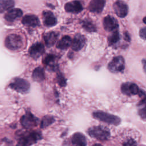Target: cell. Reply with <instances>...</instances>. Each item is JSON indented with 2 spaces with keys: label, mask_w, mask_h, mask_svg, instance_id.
Masks as SVG:
<instances>
[{
  "label": "cell",
  "mask_w": 146,
  "mask_h": 146,
  "mask_svg": "<svg viewBox=\"0 0 146 146\" xmlns=\"http://www.w3.org/2000/svg\"><path fill=\"white\" fill-rule=\"evenodd\" d=\"M125 67L124 58L121 56L114 57L108 65V70L113 73L123 72Z\"/></svg>",
  "instance_id": "8992f818"
},
{
  "label": "cell",
  "mask_w": 146,
  "mask_h": 146,
  "mask_svg": "<svg viewBox=\"0 0 146 146\" xmlns=\"http://www.w3.org/2000/svg\"><path fill=\"white\" fill-rule=\"evenodd\" d=\"M143 22L146 24V17L144 18V19H143Z\"/></svg>",
  "instance_id": "d6a6232c"
},
{
  "label": "cell",
  "mask_w": 146,
  "mask_h": 146,
  "mask_svg": "<svg viewBox=\"0 0 146 146\" xmlns=\"http://www.w3.org/2000/svg\"><path fill=\"white\" fill-rule=\"evenodd\" d=\"M139 35L142 39L146 40V27H144L140 30Z\"/></svg>",
  "instance_id": "f1b7e54d"
},
{
  "label": "cell",
  "mask_w": 146,
  "mask_h": 146,
  "mask_svg": "<svg viewBox=\"0 0 146 146\" xmlns=\"http://www.w3.org/2000/svg\"><path fill=\"white\" fill-rule=\"evenodd\" d=\"M5 45L10 50H18L23 46V39L18 34H11L5 38Z\"/></svg>",
  "instance_id": "277c9868"
},
{
  "label": "cell",
  "mask_w": 146,
  "mask_h": 146,
  "mask_svg": "<svg viewBox=\"0 0 146 146\" xmlns=\"http://www.w3.org/2000/svg\"><path fill=\"white\" fill-rule=\"evenodd\" d=\"M85 43L86 38L84 36L77 34L74 36L72 40V48L75 51H79L84 47Z\"/></svg>",
  "instance_id": "5bb4252c"
},
{
  "label": "cell",
  "mask_w": 146,
  "mask_h": 146,
  "mask_svg": "<svg viewBox=\"0 0 146 146\" xmlns=\"http://www.w3.org/2000/svg\"><path fill=\"white\" fill-rule=\"evenodd\" d=\"M143 67H144V69L145 71L146 72V60H143Z\"/></svg>",
  "instance_id": "1f68e13d"
},
{
  "label": "cell",
  "mask_w": 146,
  "mask_h": 146,
  "mask_svg": "<svg viewBox=\"0 0 146 146\" xmlns=\"http://www.w3.org/2000/svg\"><path fill=\"white\" fill-rule=\"evenodd\" d=\"M134 144H135V141H133L132 140H129L124 144V145H134Z\"/></svg>",
  "instance_id": "4dcf8cb0"
},
{
  "label": "cell",
  "mask_w": 146,
  "mask_h": 146,
  "mask_svg": "<svg viewBox=\"0 0 146 146\" xmlns=\"http://www.w3.org/2000/svg\"><path fill=\"white\" fill-rule=\"evenodd\" d=\"M44 47L42 43H36L33 44L29 49L30 55L35 59L39 58L44 52Z\"/></svg>",
  "instance_id": "7c38bea8"
},
{
  "label": "cell",
  "mask_w": 146,
  "mask_h": 146,
  "mask_svg": "<svg viewBox=\"0 0 146 146\" xmlns=\"http://www.w3.org/2000/svg\"><path fill=\"white\" fill-rule=\"evenodd\" d=\"M14 6V0H1L0 9L1 12L11 9Z\"/></svg>",
  "instance_id": "603a6c76"
},
{
  "label": "cell",
  "mask_w": 146,
  "mask_h": 146,
  "mask_svg": "<svg viewBox=\"0 0 146 146\" xmlns=\"http://www.w3.org/2000/svg\"><path fill=\"white\" fill-rule=\"evenodd\" d=\"M83 6L79 1H74L66 3L64 9L67 12L77 14L83 10Z\"/></svg>",
  "instance_id": "4fadbf2b"
},
{
  "label": "cell",
  "mask_w": 146,
  "mask_h": 146,
  "mask_svg": "<svg viewBox=\"0 0 146 146\" xmlns=\"http://www.w3.org/2000/svg\"><path fill=\"white\" fill-rule=\"evenodd\" d=\"M82 26L83 28L88 32H95L96 31V28L95 25L90 21L86 19L82 22Z\"/></svg>",
  "instance_id": "cb8c5ba5"
},
{
  "label": "cell",
  "mask_w": 146,
  "mask_h": 146,
  "mask_svg": "<svg viewBox=\"0 0 146 146\" xmlns=\"http://www.w3.org/2000/svg\"><path fill=\"white\" fill-rule=\"evenodd\" d=\"M88 135L98 140H107L110 136V132L108 129L102 125L94 126L88 129Z\"/></svg>",
  "instance_id": "7a4b0ae2"
},
{
  "label": "cell",
  "mask_w": 146,
  "mask_h": 146,
  "mask_svg": "<svg viewBox=\"0 0 146 146\" xmlns=\"http://www.w3.org/2000/svg\"><path fill=\"white\" fill-rule=\"evenodd\" d=\"M92 115L94 118L100 121L115 125L119 124L121 121L120 117L118 116L103 111L94 112Z\"/></svg>",
  "instance_id": "3957f363"
},
{
  "label": "cell",
  "mask_w": 146,
  "mask_h": 146,
  "mask_svg": "<svg viewBox=\"0 0 146 146\" xmlns=\"http://www.w3.org/2000/svg\"><path fill=\"white\" fill-rule=\"evenodd\" d=\"M57 79H58V82L59 84V85L62 87L65 86L66 84V80L64 78V77L63 76V75L60 74V73H58V75H57Z\"/></svg>",
  "instance_id": "83f0119b"
},
{
  "label": "cell",
  "mask_w": 146,
  "mask_h": 146,
  "mask_svg": "<svg viewBox=\"0 0 146 146\" xmlns=\"http://www.w3.org/2000/svg\"><path fill=\"white\" fill-rule=\"evenodd\" d=\"M113 9L116 14L120 18L125 17L128 14V6L122 1H117L113 4Z\"/></svg>",
  "instance_id": "9c48e42d"
},
{
  "label": "cell",
  "mask_w": 146,
  "mask_h": 146,
  "mask_svg": "<svg viewBox=\"0 0 146 146\" xmlns=\"http://www.w3.org/2000/svg\"><path fill=\"white\" fill-rule=\"evenodd\" d=\"M121 91L124 94L131 96L138 94L140 90L136 84L131 82H126L121 84Z\"/></svg>",
  "instance_id": "ba28073f"
},
{
  "label": "cell",
  "mask_w": 146,
  "mask_h": 146,
  "mask_svg": "<svg viewBox=\"0 0 146 146\" xmlns=\"http://www.w3.org/2000/svg\"><path fill=\"white\" fill-rule=\"evenodd\" d=\"M120 39L119 33L117 30L113 31L112 33L108 36V42L109 46H112L116 44Z\"/></svg>",
  "instance_id": "d4e9b609"
},
{
  "label": "cell",
  "mask_w": 146,
  "mask_h": 146,
  "mask_svg": "<svg viewBox=\"0 0 146 146\" xmlns=\"http://www.w3.org/2000/svg\"><path fill=\"white\" fill-rule=\"evenodd\" d=\"M39 120L30 112H26L21 119V123L25 128H31L36 127L38 124Z\"/></svg>",
  "instance_id": "52a82bcc"
},
{
  "label": "cell",
  "mask_w": 146,
  "mask_h": 146,
  "mask_svg": "<svg viewBox=\"0 0 146 146\" xmlns=\"http://www.w3.org/2000/svg\"><path fill=\"white\" fill-rule=\"evenodd\" d=\"M43 21L45 26L51 27L55 26L57 23V19L53 13L46 10L43 12Z\"/></svg>",
  "instance_id": "9a60e30c"
},
{
  "label": "cell",
  "mask_w": 146,
  "mask_h": 146,
  "mask_svg": "<svg viewBox=\"0 0 146 146\" xmlns=\"http://www.w3.org/2000/svg\"><path fill=\"white\" fill-rule=\"evenodd\" d=\"M139 105L141 106L139 110V115L142 119H146V98L142 99L139 102Z\"/></svg>",
  "instance_id": "4316f807"
},
{
  "label": "cell",
  "mask_w": 146,
  "mask_h": 146,
  "mask_svg": "<svg viewBox=\"0 0 146 146\" xmlns=\"http://www.w3.org/2000/svg\"><path fill=\"white\" fill-rule=\"evenodd\" d=\"M55 121L54 118L50 115H46L44 116L41 121L40 123V128H44L51 124H52Z\"/></svg>",
  "instance_id": "484cf974"
},
{
  "label": "cell",
  "mask_w": 146,
  "mask_h": 146,
  "mask_svg": "<svg viewBox=\"0 0 146 146\" xmlns=\"http://www.w3.org/2000/svg\"><path fill=\"white\" fill-rule=\"evenodd\" d=\"M56 57L54 54H47L43 59V62L46 68L52 71H56L58 68Z\"/></svg>",
  "instance_id": "8fae6325"
},
{
  "label": "cell",
  "mask_w": 146,
  "mask_h": 146,
  "mask_svg": "<svg viewBox=\"0 0 146 146\" xmlns=\"http://www.w3.org/2000/svg\"><path fill=\"white\" fill-rule=\"evenodd\" d=\"M22 15V11L19 9H11L5 15V19L8 22H13Z\"/></svg>",
  "instance_id": "ac0fdd59"
},
{
  "label": "cell",
  "mask_w": 146,
  "mask_h": 146,
  "mask_svg": "<svg viewBox=\"0 0 146 146\" xmlns=\"http://www.w3.org/2000/svg\"><path fill=\"white\" fill-rule=\"evenodd\" d=\"M72 44V40L70 36L66 35L63 36L58 42L56 47L59 49L64 50L67 48Z\"/></svg>",
  "instance_id": "44dd1931"
},
{
  "label": "cell",
  "mask_w": 146,
  "mask_h": 146,
  "mask_svg": "<svg viewBox=\"0 0 146 146\" xmlns=\"http://www.w3.org/2000/svg\"><path fill=\"white\" fill-rule=\"evenodd\" d=\"M22 23L27 26L36 27L40 25V21L38 18L35 15H26L22 20Z\"/></svg>",
  "instance_id": "e0dca14e"
},
{
  "label": "cell",
  "mask_w": 146,
  "mask_h": 146,
  "mask_svg": "<svg viewBox=\"0 0 146 146\" xmlns=\"http://www.w3.org/2000/svg\"><path fill=\"white\" fill-rule=\"evenodd\" d=\"M71 142L72 144L75 145L84 146L87 144L86 137L84 135L79 132L75 133L71 138Z\"/></svg>",
  "instance_id": "ffe728a7"
},
{
  "label": "cell",
  "mask_w": 146,
  "mask_h": 146,
  "mask_svg": "<svg viewBox=\"0 0 146 146\" xmlns=\"http://www.w3.org/2000/svg\"><path fill=\"white\" fill-rule=\"evenodd\" d=\"M32 78L34 80L40 82L44 79V70L40 67H38L35 68L32 74Z\"/></svg>",
  "instance_id": "7402d4cb"
},
{
  "label": "cell",
  "mask_w": 146,
  "mask_h": 146,
  "mask_svg": "<svg viewBox=\"0 0 146 146\" xmlns=\"http://www.w3.org/2000/svg\"><path fill=\"white\" fill-rule=\"evenodd\" d=\"M124 39H125L127 41H129L131 38H130V36L129 35V34L127 33V32H125L124 34Z\"/></svg>",
  "instance_id": "f546056e"
},
{
  "label": "cell",
  "mask_w": 146,
  "mask_h": 146,
  "mask_svg": "<svg viewBox=\"0 0 146 146\" xmlns=\"http://www.w3.org/2000/svg\"><path fill=\"white\" fill-rule=\"evenodd\" d=\"M119 26L117 20L111 15H107L103 19V27L106 31H113Z\"/></svg>",
  "instance_id": "30bf717a"
},
{
  "label": "cell",
  "mask_w": 146,
  "mask_h": 146,
  "mask_svg": "<svg viewBox=\"0 0 146 146\" xmlns=\"http://www.w3.org/2000/svg\"><path fill=\"white\" fill-rule=\"evenodd\" d=\"M104 5L105 0H91L88 5V10L92 13H100L102 11Z\"/></svg>",
  "instance_id": "2e32d148"
},
{
  "label": "cell",
  "mask_w": 146,
  "mask_h": 146,
  "mask_svg": "<svg viewBox=\"0 0 146 146\" xmlns=\"http://www.w3.org/2000/svg\"><path fill=\"white\" fill-rule=\"evenodd\" d=\"M30 86V83L27 80L20 78L13 79L9 84L10 88L21 93H25L28 91Z\"/></svg>",
  "instance_id": "5b68a950"
},
{
  "label": "cell",
  "mask_w": 146,
  "mask_h": 146,
  "mask_svg": "<svg viewBox=\"0 0 146 146\" xmlns=\"http://www.w3.org/2000/svg\"><path fill=\"white\" fill-rule=\"evenodd\" d=\"M59 34L55 31H51L46 33L44 36L45 43L47 47L54 46L58 38Z\"/></svg>",
  "instance_id": "d6986e66"
},
{
  "label": "cell",
  "mask_w": 146,
  "mask_h": 146,
  "mask_svg": "<svg viewBox=\"0 0 146 146\" xmlns=\"http://www.w3.org/2000/svg\"><path fill=\"white\" fill-rule=\"evenodd\" d=\"M18 145H30L42 139V135L36 131H23L18 133L17 136Z\"/></svg>",
  "instance_id": "6da1fadb"
}]
</instances>
